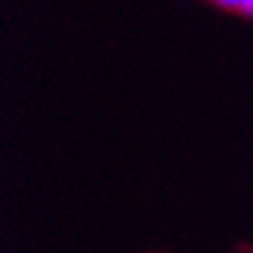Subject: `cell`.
I'll use <instances>...</instances> for the list:
<instances>
[{
  "label": "cell",
  "instance_id": "cell-2",
  "mask_svg": "<svg viewBox=\"0 0 253 253\" xmlns=\"http://www.w3.org/2000/svg\"><path fill=\"white\" fill-rule=\"evenodd\" d=\"M216 2L225 9H239V5H242V0H216Z\"/></svg>",
  "mask_w": 253,
  "mask_h": 253
},
{
  "label": "cell",
  "instance_id": "cell-1",
  "mask_svg": "<svg viewBox=\"0 0 253 253\" xmlns=\"http://www.w3.org/2000/svg\"><path fill=\"white\" fill-rule=\"evenodd\" d=\"M239 12H242V14H246V16H253V0H242Z\"/></svg>",
  "mask_w": 253,
  "mask_h": 253
}]
</instances>
